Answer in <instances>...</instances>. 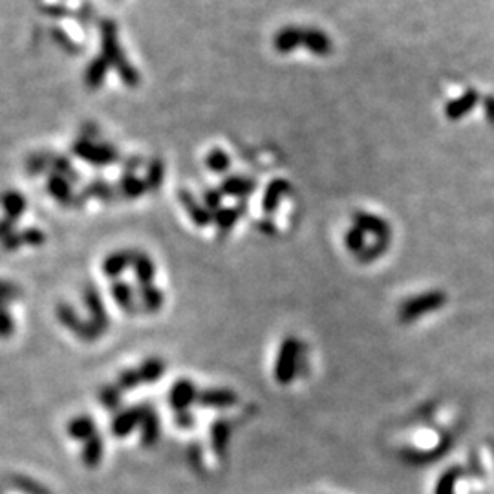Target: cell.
<instances>
[{
	"mask_svg": "<svg viewBox=\"0 0 494 494\" xmlns=\"http://www.w3.org/2000/svg\"><path fill=\"white\" fill-rule=\"evenodd\" d=\"M302 355H304V348L298 339L289 335L282 341L275 361V379L278 385H289L298 375Z\"/></svg>",
	"mask_w": 494,
	"mask_h": 494,
	"instance_id": "6da1fadb",
	"label": "cell"
},
{
	"mask_svg": "<svg viewBox=\"0 0 494 494\" xmlns=\"http://www.w3.org/2000/svg\"><path fill=\"white\" fill-rule=\"evenodd\" d=\"M445 304H447V293L434 289V292L410 296L408 301L403 302L399 306L397 317H399L401 323H414V321L421 319L423 315H427V313L437 312V310L445 306Z\"/></svg>",
	"mask_w": 494,
	"mask_h": 494,
	"instance_id": "7a4b0ae2",
	"label": "cell"
},
{
	"mask_svg": "<svg viewBox=\"0 0 494 494\" xmlns=\"http://www.w3.org/2000/svg\"><path fill=\"white\" fill-rule=\"evenodd\" d=\"M55 315H57L59 323L63 324L64 328L70 330L73 335H77L84 343H94V341H97V339L103 335L90 321L88 323H84L83 319L79 317L70 304H64V302L63 304H59L57 310H55Z\"/></svg>",
	"mask_w": 494,
	"mask_h": 494,
	"instance_id": "3957f363",
	"label": "cell"
},
{
	"mask_svg": "<svg viewBox=\"0 0 494 494\" xmlns=\"http://www.w3.org/2000/svg\"><path fill=\"white\" fill-rule=\"evenodd\" d=\"M84 304H86V310L90 313V323L94 324L101 333L106 332L110 324L108 313L104 310L103 298L94 286H86V289H84Z\"/></svg>",
	"mask_w": 494,
	"mask_h": 494,
	"instance_id": "277c9868",
	"label": "cell"
},
{
	"mask_svg": "<svg viewBox=\"0 0 494 494\" xmlns=\"http://www.w3.org/2000/svg\"><path fill=\"white\" fill-rule=\"evenodd\" d=\"M198 390L196 385L189 379H180L174 383V386L169 392V403L178 412H185L189 406L193 405L194 401H198Z\"/></svg>",
	"mask_w": 494,
	"mask_h": 494,
	"instance_id": "5b68a950",
	"label": "cell"
},
{
	"mask_svg": "<svg viewBox=\"0 0 494 494\" xmlns=\"http://www.w3.org/2000/svg\"><path fill=\"white\" fill-rule=\"evenodd\" d=\"M145 412L146 406H132V408H126L121 414H117L112 421V434L117 437L129 436L137 425L143 423Z\"/></svg>",
	"mask_w": 494,
	"mask_h": 494,
	"instance_id": "8992f818",
	"label": "cell"
},
{
	"mask_svg": "<svg viewBox=\"0 0 494 494\" xmlns=\"http://www.w3.org/2000/svg\"><path fill=\"white\" fill-rule=\"evenodd\" d=\"M355 227L363 229L364 233H372L375 240H383V242H390V225L386 224L385 220L375 216L372 213H359L354 214Z\"/></svg>",
	"mask_w": 494,
	"mask_h": 494,
	"instance_id": "52a82bcc",
	"label": "cell"
},
{
	"mask_svg": "<svg viewBox=\"0 0 494 494\" xmlns=\"http://www.w3.org/2000/svg\"><path fill=\"white\" fill-rule=\"evenodd\" d=\"M304 46L317 57H328L330 53L333 52L332 39L317 28L304 30Z\"/></svg>",
	"mask_w": 494,
	"mask_h": 494,
	"instance_id": "ba28073f",
	"label": "cell"
},
{
	"mask_svg": "<svg viewBox=\"0 0 494 494\" xmlns=\"http://www.w3.org/2000/svg\"><path fill=\"white\" fill-rule=\"evenodd\" d=\"M198 403L202 406H211V408H229L238 403V397L227 388H211V390H205L198 395Z\"/></svg>",
	"mask_w": 494,
	"mask_h": 494,
	"instance_id": "9c48e42d",
	"label": "cell"
},
{
	"mask_svg": "<svg viewBox=\"0 0 494 494\" xmlns=\"http://www.w3.org/2000/svg\"><path fill=\"white\" fill-rule=\"evenodd\" d=\"M478 92L476 90H467L465 94L459 95V97L453 99L450 103L447 104V108H445V115H447L448 120H459V117H463V115H467L471 110L476 106V103H478Z\"/></svg>",
	"mask_w": 494,
	"mask_h": 494,
	"instance_id": "30bf717a",
	"label": "cell"
},
{
	"mask_svg": "<svg viewBox=\"0 0 494 494\" xmlns=\"http://www.w3.org/2000/svg\"><path fill=\"white\" fill-rule=\"evenodd\" d=\"M304 44V30L296 26L282 28L275 37V48L278 53H289L296 50V46Z\"/></svg>",
	"mask_w": 494,
	"mask_h": 494,
	"instance_id": "8fae6325",
	"label": "cell"
},
{
	"mask_svg": "<svg viewBox=\"0 0 494 494\" xmlns=\"http://www.w3.org/2000/svg\"><path fill=\"white\" fill-rule=\"evenodd\" d=\"M66 430L68 436L75 439V441H88L90 437H94L97 434L94 419H90L88 416L73 417L72 421L68 423Z\"/></svg>",
	"mask_w": 494,
	"mask_h": 494,
	"instance_id": "7c38bea8",
	"label": "cell"
},
{
	"mask_svg": "<svg viewBox=\"0 0 494 494\" xmlns=\"http://www.w3.org/2000/svg\"><path fill=\"white\" fill-rule=\"evenodd\" d=\"M292 191V185L286 182V180H275V182L269 183V187L265 189V196H264V211L265 213H273L281 202V198L286 196L287 193Z\"/></svg>",
	"mask_w": 494,
	"mask_h": 494,
	"instance_id": "4fadbf2b",
	"label": "cell"
},
{
	"mask_svg": "<svg viewBox=\"0 0 494 494\" xmlns=\"http://www.w3.org/2000/svg\"><path fill=\"white\" fill-rule=\"evenodd\" d=\"M229 437H231L229 421L220 419V421H216L213 427H211V445H213L214 453L218 454V456H224L225 450H227Z\"/></svg>",
	"mask_w": 494,
	"mask_h": 494,
	"instance_id": "5bb4252c",
	"label": "cell"
},
{
	"mask_svg": "<svg viewBox=\"0 0 494 494\" xmlns=\"http://www.w3.org/2000/svg\"><path fill=\"white\" fill-rule=\"evenodd\" d=\"M158 436H160V421H158L156 412H154V408H146L143 423H141V443L145 447L154 445Z\"/></svg>",
	"mask_w": 494,
	"mask_h": 494,
	"instance_id": "9a60e30c",
	"label": "cell"
},
{
	"mask_svg": "<svg viewBox=\"0 0 494 494\" xmlns=\"http://www.w3.org/2000/svg\"><path fill=\"white\" fill-rule=\"evenodd\" d=\"M134 262L132 251H123V253H114L103 262V273L108 276H117L120 273L129 267Z\"/></svg>",
	"mask_w": 494,
	"mask_h": 494,
	"instance_id": "2e32d148",
	"label": "cell"
},
{
	"mask_svg": "<svg viewBox=\"0 0 494 494\" xmlns=\"http://www.w3.org/2000/svg\"><path fill=\"white\" fill-rule=\"evenodd\" d=\"M140 298H141V306L145 310L146 313H154L158 312L160 307L163 306V293L154 287L152 284H146V286H140Z\"/></svg>",
	"mask_w": 494,
	"mask_h": 494,
	"instance_id": "e0dca14e",
	"label": "cell"
},
{
	"mask_svg": "<svg viewBox=\"0 0 494 494\" xmlns=\"http://www.w3.org/2000/svg\"><path fill=\"white\" fill-rule=\"evenodd\" d=\"M112 296L117 302V306L126 310V313H135L134 310H137V307L134 306V293H132V287L129 284L115 281L112 284Z\"/></svg>",
	"mask_w": 494,
	"mask_h": 494,
	"instance_id": "ac0fdd59",
	"label": "cell"
},
{
	"mask_svg": "<svg viewBox=\"0 0 494 494\" xmlns=\"http://www.w3.org/2000/svg\"><path fill=\"white\" fill-rule=\"evenodd\" d=\"M81 456H83V463L86 467H97L99 463H101V458H103V441H101V437L97 434L94 437H90L88 441H84Z\"/></svg>",
	"mask_w": 494,
	"mask_h": 494,
	"instance_id": "d6986e66",
	"label": "cell"
},
{
	"mask_svg": "<svg viewBox=\"0 0 494 494\" xmlns=\"http://www.w3.org/2000/svg\"><path fill=\"white\" fill-rule=\"evenodd\" d=\"M462 474H463L462 467L447 468V471L437 478L434 494H454V491H456V484H458V479L462 478Z\"/></svg>",
	"mask_w": 494,
	"mask_h": 494,
	"instance_id": "ffe728a7",
	"label": "cell"
},
{
	"mask_svg": "<svg viewBox=\"0 0 494 494\" xmlns=\"http://www.w3.org/2000/svg\"><path fill=\"white\" fill-rule=\"evenodd\" d=\"M134 269L135 275H137V281H140V286H146V284H152V278L156 275V267H154V262L145 255H134Z\"/></svg>",
	"mask_w": 494,
	"mask_h": 494,
	"instance_id": "44dd1931",
	"label": "cell"
},
{
	"mask_svg": "<svg viewBox=\"0 0 494 494\" xmlns=\"http://www.w3.org/2000/svg\"><path fill=\"white\" fill-rule=\"evenodd\" d=\"M137 372H140V377L143 383H154V381L160 379L163 372H165V364H163L162 359L152 357V359H146L145 363L141 364Z\"/></svg>",
	"mask_w": 494,
	"mask_h": 494,
	"instance_id": "7402d4cb",
	"label": "cell"
},
{
	"mask_svg": "<svg viewBox=\"0 0 494 494\" xmlns=\"http://www.w3.org/2000/svg\"><path fill=\"white\" fill-rule=\"evenodd\" d=\"M344 242H346V247H348L352 253H355V255H361V253L366 249V244H364V231L359 229V227H355V225L346 233Z\"/></svg>",
	"mask_w": 494,
	"mask_h": 494,
	"instance_id": "603a6c76",
	"label": "cell"
},
{
	"mask_svg": "<svg viewBox=\"0 0 494 494\" xmlns=\"http://www.w3.org/2000/svg\"><path fill=\"white\" fill-rule=\"evenodd\" d=\"M121 392L123 390H121L117 385L104 386L103 390L99 392V399H101L103 406H106L110 410H114L115 406L121 403Z\"/></svg>",
	"mask_w": 494,
	"mask_h": 494,
	"instance_id": "cb8c5ba5",
	"label": "cell"
},
{
	"mask_svg": "<svg viewBox=\"0 0 494 494\" xmlns=\"http://www.w3.org/2000/svg\"><path fill=\"white\" fill-rule=\"evenodd\" d=\"M141 383H143V381H141L137 368L125 370V372H121L120 377H117V386H120L121 390H132L135 386H140Z\"/></svg>",
	"mask_w": 494,
	"mask_h": 494,
	"instance_id": "d4e9b609",
	"label": "cell"
},
{
	"mask_svg": "<svg viewBox=\"0 0 494 494\" xmlns=\"http://www.w3.org/2000/svg\"><path fill=\"white\" fill-rule=\"evenodd\" d=\"M251 189H255V183L249 182V180H244V178H233V180L225 185V191L233 194V196H244V194L249 193Z\"/></svg>",
	"mask_w": 494,
	"mask_h": 494,
	"instance_id": "484cf974",
	"label": "cell"
},
{
	"mask_svg": "<svg viewBox=\"0 0 494 494\" xmlns=\"http://www.w3.org/2000/svg\"><path fill=\"white\" fill-rule=\"evenodd\" d=\"M386 247H388V242H383V240H375L374 244L372 245H368L366 249L361 253V255H357L359 256V260L361 262H374L377 256H381L383 253L386 251Z\"/></svg>",
	"mask_w": 494,
	"mask_h": 494,
	"instance_id": "4316f807",
	"label": "cell"
},
{
	"mask_svg": "<svg viewBox=\"0 0 494 494\" xmlns=\"http://www.w3.org/2000/svg\"><path fill=\"white\" fill-rule=\"evenodd\" d=\"M13 332H15L13 319H11V315L8 313L6 306L0 307V339H8Z\"/></svg>",
	"mask_w": 494,
	"mask_h": 494,
	"instance_id": "83f0119b",
	"label": "cell"
},
{
	"mask_svg": "<svg viewBox=\"0 0 494 494\" xmlns=\"http://www.w3.org/2000/svg\"><path fill=\"white\" fill-rule=\"evenodd\" d=\"M240 214H242V211H233V209H231V211H222V213L216 216V222H218L220 229L222 231L231 229Z\"/></svg>",
	"mask_w": 494,
	"mask_h": 494,
	"instance_id": "f1b7e54d",
	"label": "cell"
},
{
	"mask_svg": "<svg viewBox=\"0 0 494 494\" xmlns=\"http://www.w3.org/2000/svg\"><path fill=\"white\" fill-rule=\"evenodd\" d=\"M176 423L180 425L182 428H191L194 423V417L193 414H189L187 410L185 412H178L176 414Z\"/></svg>",
	"mask_w": 494,
	"mask_h": 494,
	"instance_id": "f546056e",
	"label": "cell"
},
{
	"mask_svg": "<svg viewBox=\"0 0 494 494\" xmlns=\"http://www.w3.org/2000/svg\"><path fill=\"white\" fill-rule=\"evenodd\" d=\"M484 108H485V115H487V120L491 121L494 125V97L493 95H489V97H485L484 101Z\"/></svg>",
	"mask_w": 494,
	"mask_h": 494,
	"instance_id": "4dcf8cb0",
	"label": "cell"
},
{
	"mask_svg": "<svg viewBox=\"0 0 494 494\" xmlns=\"http://www.w3.org/2000/svg\"><path fill=\"white\" fill-rule=\"evenodd\" d=\"M0 302H2V298H0ZM0 307H2V306H0Z\"/></svg>",
	"mask_w": 494,
	"mask_h": 494,
	"instance_id": "1f68e13d",
	"label": "cell"
}]
</instances>
